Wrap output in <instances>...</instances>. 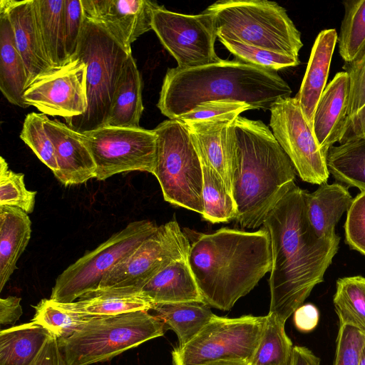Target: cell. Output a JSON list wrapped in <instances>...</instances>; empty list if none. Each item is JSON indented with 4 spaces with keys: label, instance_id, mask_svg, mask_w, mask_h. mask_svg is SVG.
I'll use <instances>...</instances> for the list:
<instances>
[{
    "label": "cell",
    "instance_id": "40",
    "mask_svg": "<svg viewBox=\"0 0 365 365\" xmlns=\"http://www.w3.org/2000/svg\"><path fill=\"white\" fill-rule=\"evenodd\" d=\"M345 240L351 250L365 256V191L351 201L344 225Z\"/></svg>",
    "mask_w": 365,
    "mask_h": 365
},
{
    "label": "cell",
    "instance_id": "7",
    "mask_svg": "<svg viewBox=\"0 0 365 365\" xmlns=\"http://www.w3.org/2000/svg\"><path fill=\"white\" fill-rule=\"evenodd\" d=\"M165 325L148 311L93 317L58 345L66 365H90L163 336Z\"/></svg>",
    "mask_w": 365,
    "mask_h": 365
},
{
    "label": "cell",
    "instance_id": "34",
    "mask_svg": "<svg viewBox=\"0 0 365 365\" xmlns=\"http://www.w3.org/2000/svg\"><path fill=\"white\" fill-rule=\"evenodd\" d=\"M201 165L203 175L202 217L212 223L235 220L237 214L236 203L223 180L212 168Z\"/></svg>",
    "mask_w": 365,
    "mask_h": 365
},
{
    "label": "cell",
    "instance_id": "15",
    "mask_svg": "<svg viewBox=\"0 0 365 365\" xmlns=\"http://www.w3.org/2000/svg\"><path fill=\"white\" fill-rule=\"evenodd\" d=\"M24 98L46 115L66 120L83 115L88 106L86 64L73 58L29 86Z\"/></svg>",
    "mask_w": 365,
    "mask_h": 365
},
{
    "label": "cell",
    "instance_id": "48",
    "mask_svg": "<svg viewBox=\"0 0 365 365\" xmlns=\"http://www.w3.org/2000/svg\"><path fill=\"white\" fill-rule=\"evenodd\" d=\"M21 298L10 296L0 299V324H14L23 314Z\"/></svg>",
    "mask_w": 365,
    "mask_h": 365
},
{
    "label": "cell",
    "instance_id": "36",
    "mask_svg": "<svg viewBox=\"0 0 365 365\" xmlns=\"http://www.w3.org/2000/svg\"><path fill=\"white\" fill-rule=\"evenodd\" d=\"M34 308L32 322L46 329L58 343L71 337L93 318L63 310L51 299H42Z\"/></svg>",
    "mask_w": 365,
    "mask_h": 365
},
{
    "label": "cell",
    "instance_id": "10",
    "mask_svg": "<svg viewBox=\"0 0 365 365\" xmlns=\"http://www.w3.org/2000/svg\"><path fill=\"white\" fill-rule=\"evenodd\" d=\"M189 250L187 235L181 231L176 220H171L158 226L148 238L106 274L98 289L93 292L138 293L172 262L187 257Z\"/></svg>",
    "mask_w": 365,
    "mask_h": 365
},
{
    "label": "cell",
    "instance_id": "25",
    "mask_svg": "<svg viewBox=\"0 0 365 365\" xmlns=\"http://www.w3.org/2000/svg\"><path fill=\"white\" fill-rule=\"evenodd\" d=\"M28 77L24 62L16 46L12 26L7 14L0 10V89L7 101L25 108L24 98Z\"/></svg>",
    "mask_w": 365,
    "mask_h": 365
},
{
    "label": "cell",
    "instance_id": "35",
    "mask_svg": "<svg viewBox=\"0 0 365 365\" xmlns=\"http://www.w3.org/2000/svg\"><path fill=\"white\" fill-rule=\"evenodd\" d=\"M343 4L344 16L337 42L341 57L349 63L365 51V0H346Z\"/></svg>",
    "mask_w": 365,
    "mask_h": 365
},
{
    "label": "cell",
    "instance_id": "4",
    "mask_svg": "<svg viewBox=\"0 0 365 365\" xmlns=\"http://www.w3.org/2000/svg\"><path fill=\"white\" fill-rule=\"evenodd\" d=\"M232 195L241 227L263 225L268 213L295 184L296 170L272 132L261 120L239 115Z\"/></svg>",
    "mask_w": 365,
    "mask_h": 365
},
{
    "label": "cell",
    "instance_id": "1",
    "mask_svg": "<svg viewBox=\"0 0 365 365\" xmlns=\"http://www.w3.org/2000/svg\"><path fill=\"white\" fill-rule=\"evenodd\" d=\"M307 192L294 184L262 225L271 244L269 313L284 322L324 281L340 241L337 235L328 239L314 235L307 217Z\"/></svg>",
    "mask_w": 365,
    "mask_h": 365
},
{
    "label": "cell",
    "instance_id": "19",
    "mask_svg": "<svg viewBox=\"0 0 365 365\" xmlns=\"http://www.w3.org/2000/svg\"><path fill=\"white\" fill-rule=\"evenodd\" d=\"M44 123L56 151L58 170L55 177L65 185L96 178V164L82 133L46 115Z\"/></svg>",
    "mask_w": 365,
    "mask_h": 365
},
{
    "label": "cell",
    "instance_id": "28",
    "mask_svg": "<svg viewBox=\"0 0 365 365\" xmlns=\"http://www.w3.org/2000/svg\"><path fill=\"white\" fill-rule=\"evenodd\" d=\"M52 334L31 322L0 332V365H30Z\"/></svg>",
    "mask_w": 365,
    "mask_h": 365
},
{
    "label": "cell",
    "instance_id": "6",
    "mask_svg": "<svg viewBox=\"0 0 365 365\" xmlns=\"http://www.w3.org/2000/svg\"><path fill=\"white\" fill-rule=\"evenodd\" d=\"M219 40H232L299 58L301 33L284 8L267 0H222L207 8Z\"/></svg>",
    "mask_w": 365,
    "mask_h": 365
},
{
    "label": "cell",
    "instance_id": "41",
    "mask_svg": "<svg viewBox=\"0 0 365 365\" xmlns=\"http://www.w3.org/2000/svg\"><path fill=\"white\" fill-rule=\"evenodd\" d=\"M364 344V333L351 326L339 324L333 365H358Z\"/></svg>",
    "mask_w": 365,
    "mask_h": 365
},
{
    "label": "cell",
    "instance_id": "46",
    "mask_svg": "<svg viewBox=\"0 0 365 365\" xmlns=\"http://www.w3.org/2000/svg\"><path fill=\"white\" fill-rule=\"evenodd\" d=\"M365 137V105L354 115L346 118L339 143Z\"/></svg>",
    "mask_w": 365,
    "mask_h": 365
},
{
    "label": "cell",
    "instance_id": "26",
    "mask_svg": "<svg viewBox=\"0 0 365 365\" xmlns=\"http://www.w3.org/2000/svg\"><path fill=\"white\" fill-rule=\"evenodd\" d=\"M143 81L131 54L118 80L112 101L107 125L140 128L143 112Z\"/></svg>",
    "mask_w": 365,
    "mask_h": 365
},
{
    "label": "cell",
    "instance_id": "24",
    "mask_svg": "<svg viewBox=\"0 0 365 365\" xmlns=\"http://www.w3.org/2000/svg\"><path fill=\"white\" fill-rule=\"evenodd\" d=\"M31 222L26 212L0 206V291L6 285L31 238Z\"/></svg>",
    "mask_w": 365,
    "mask_h": 365
},
{
    "label": "cell",
    "instance_id": "44",
    "mask_svg": "<svg viewBox=\"0 0 365 365\" xmlns=\"http://www.w3.org/2000/svg\"><path fill=\"white\" fill-rule=\"evenodd\" d=\"M252 108L245 103L231 100L213 101L200 103L192 110L175 119L182 122L204 120L234 111L242 113Z\"/></svg>",
    "mask_w": 365,
    "mask_h": 365
},
{
    "label": "cell",
    "instance_id": "2",
    "mask_svg": "<svg viewBox=\"0 0 365 365\" xmlns=\"http://www.w3.org/2000/svg\"><path fill=\"white\" fill-rule=\"evenodd\" d=\"M188 262L200 294L210 307L227 311L270 272V237L257 231L222 227L212 233L194 232Z\"/></svg>",
    "mask_w": 365,
    "mask_h": 365
},
{
    "label": "cell",
    "instance_id": "49",
    "mask_svg": "<svg viewBox=\"0 0 365 365\" xmlns=\"http://www.w3.org/2000/svg\"><path fill=\"white\" fill-rule=\"evenodd\" d=\"M291 365H320V359L308 348L294 346Z\"/></svg>",
    "mask_w": 365,
    "mask_h": 365
},
{
    "label": "cell",
    "instance_id": "37",
    "mask_svg": "<svg viewBox=\"0 0 365 365\" xmlns=\"http://www.w3.org/2000/svg\"><path fill=\"white\" fill-rule=\"evenodd\" d=\"M46 115L31 112L24 119L20 138L55 175L58 166L53 143L45 128Z\"/></svg>",
    "mask_w": 365,
    "mask_h": 365
},
{
    "label": "cell",
    "instance_id": "17",
    "mask_svg": "<svg viewBox=\"0 0 365 365\" xmlns=\"http://www.w3.org/2000/svg\"><path fill=\"white\" fill-rule=\"evenodd\" d=\"M85 16L102 24L125 48L152 30L160 6L148 0H81Z\"/></svg>",
    "mask_w": 365,
    "mask_h": 365
},
{
    "label": "cell",
    "instance_id": "8",
    "mask_svg": "<svg viewBox=\"0 0 365 365\" xmlns=\"http://www.w3.org/2000/svg\"><path fill=\"white\" fill-rule=\"evenodd\" d=\"M157 135L153 175L169 203L202 215L203 175L199 155L184 123L169 119L153 129Z\"/></svg>",
    "mask_w": 365,
    "mask_h": 365
},
{
    "label": "cell",
    "instance_id": "31",
    "mask_svg": "<svg viewBox=\"0 0 365 365\" xmlns=\"http://www.w3.org/2000/svg\"><path fill=\"white\" fill-rule=\"evenodd\" d=\"M327 163L336 180L365 191V137L333 145Z\"/></svg>",
    "mask_w": 365,
    "mask_h": 365
},
{
    "label": "cell",
    "instance_id": "5",
    "mask_svg": "<svg viewBox=\"0 0 365 365\" xmlns=\"http://www.w3.org/2000/svg\"><path fill=\"white\" fill-rule=\"evenodd\" d=\"M132 51L98 21L85 16L76 54L86 66L88 106L79 116L66 120L79 133L107 125L114 93Z\"/></svg>",
    "mask_w": 365,
    "mask_h": 365
},
{
    "label": "cell",
    "instance_id": "22",
    "mask_svg": "<svg viewBox=\"0 0 365 365\" xmlns=\"http://www.w3.org/2000/svg\"><path fill=\"white\" fill-rule=\"evenodd\" d=\"M352 200L347 187L339 182H325L314 192H307V217L311 230L318 239L336 235L335 226L349 208Z\"/></svg>",
    "mask_w": 365,
    "mask_h": 365
},
{
    "label": "cell",
    "instance_id": "33",
    "mask_svg": "<svg viewBox=\"0 0 365 365\" xmlns=\"http://www.w3.org/2000/svg\"><path fill=\"white\" fill-rule=\"evenodd\" d=\"M285 322L268 313L250 365H290L294 346L284 329Z\"/></svg>",
    "mask_w": 365,
    "mask_h": 365
},
{
    "label": "cell",
    "instance_id": "45",
    "mask_svg": "<svg viewBox=\"0 0 365 365\" xmlns=\"http://www.w3.org/2000/svg\"><path fill=\"white\" fill-rule=\"evenodd\" d=\"M30 365H66L57 338L51 335Z\"/></svg>",
    "mask_w": 365,
    "mask_h": 365
},
{
    "label": "cell",
    "instance_id": "14",
    "mask_svg": "<svg viewBox=\"0 0 365 365\" xmlns=\"http://www.w3.org/2000/svg\"><path fill=\"white\" fill-rule=\"evenodd\" d=\"M269 110L272 132L300 178L319 185L327 182L329 175L327 156L321 150L297 98H279Z\"/></svg>",
    "mask_w": 365,
    "mask_h": 365
},
{
    "label": "cell",
    "instance_id": "3",
    "mask_svg": "<svg viewBox=\"0 0 365 365\" xmlns=\"http://www.w3.org/2000/svg\"><path fill=\"white\" fill-rule=\"evenodd\" d=\"M291 93V88L277 71L235 58L195 68L168 69L157 106L165 116L175 119L200 103L220 100L269 110L278 99L290 97Z\"/></svg>",
    "mask_w": 365,
    "mask_h": 365
},
{
    "label": "cell",
    "instance_id": "18",
    "mask_svg": "<svg viewBox=\"0 0 365 365\" xmlns=\"http://www.w3.org/2000/svg\"><path fill=\"white\" fill-rule=\"evenodd\" d=\"M0 10L7 14L11 22L16 46L26 68L28 87L55 69L44 51L34 0H1Z\"/></svg>",
    "mask_w": 365,
    "mask_h": 365
},
{
    "label": "cell",
    "instance_id": "30",
    "mask_svg": "<svg viewBox=\"0 0 365 365\" xmlns=\"http://www.w3.org/2000/svg\"><path fill=\"white\" fill-rule=\"evenodd\" d=\"M36 21L45 53L53 68L68 62L64 41L65 0H34Z\"/></svg>",
    "mask_w": 365,
    "mask_h": 365
},
{
    "label": "cell",
    "instance_id": "16",
    "mask_svg": "<svg viewBox=\"0 0 365 365\" xmlns=\"http://www.w3.org/2000/svg\"><path fill=\"white\" fill-rule=\"evenodd\" d=\"M241 113L234 111L207 119L182 122L201 164L215 170L231 194L237 153L235 125Z\"/></svg>",
    "mask_w": 365,
    "mask_h": 365
},
{
    "label": "cell",
    "instance_id": "23",
    "mask_svg": "<svg viewBox=\"0 0 365 365\" xmlns=\"http://www.w3.org/2000/svg\"><path fill=\"white\" fill-rule=\"evenodd\" d=\"M187 257L172 262L153 277L140 292L153 304L204 301Z\"/></svg>",
    "mask_w": 365,
    "mask_h": 365
},
{
    "label": "cell",
    "instance_id": "52",
    "mask_svg": "<svg viewBox=\"0 0 365 365\" xmlns=\"http://www.w3.org/2000/svg\"><path fill=\"white\" fill-rule=\"evenodd\" d=\"M291 365V364H290Z\"/></svg>",
    "mask_w": 365,
    "mask_h": 365
},
{
    "label": "cell",
    "instance_id": "27",
    "mask_svg": "<svg viewBox=\"0 0 365 365\" xmlns=\"http://www.w3.org/2000/svg\"><path fill=\"white\" fill-rule=\"evenodd\" d=\"M54 302L63 310L87 317H111L136 311H149L153 306L140 292H91L73 302Z\"/></svg>",
    "mask_w": 365,
    "mask_h": 365
},
{
    "label": "cell",
    "instance_id": "43",
    "mask_svg": "<svg viewBox=\"0 0 365 365\" xmlns=\"http://www.w3.org/2000/svg\"><path fill=\"white\" fill-rule=\"evenodd\" d=\"M349 78V101L347 118L365 105V51L358 58L343 66Z\"/></svg>",
    "mask_w": 365,
    "mask_h": 365
},
{
    "label": "cell",
    "instance_id": "11",
    "mask_svg": "<svg viewBox=\"0 0 365 365\" xmlns=\"http://www.w3.org/2000/svg\"><path fill=\"white\" fill-rule=\"evenodd\" d=\"M265 317H214L189 342L172 351L173 365H203L219 360L250 363L258 346Z\"/></svg>",
    "mask_w": 365,
    "mask_h": 365
},
{
    "label": "cell",
    "instance_id": "50",
    "mask_svg": "<svg viewBox=\"0 0 365 365\" xmlns=\"http://www.w3.org/2000/svg\"><path fill=\"white\" fill-rule=\"evenodd\" d=\"M203 365H250V363L245 360H219Z\"/></svg>",
    "mask_w": 365,
    "mask_h": 365
},
{
    "label": "cell",
    "instance_id": "32",
    "mask_svg": "<svg viewBox=\"0 0 365 365\" xmlns=\"http://www.w3.org/2000/svg\"><path fill=\"white\" fill-rule=\"evenodd\" d=\"M333 303L339 324L365 334V277L357 275L339 278Z\"/></svg>",
    "mask_w": 365,
    "mask_h": 365
},
{
    "label": "cell",
    "instance_id": "29",
    "mask_svg": "<svg viewBox=\"0 0 365 365\" xmlns=\"http://www.w3.org/2000/svg\"><path fill=\"white\" fill-rule=\"evenodd\" d=\"M152 309L175 332L179 346L194 338L215 315L205 301L153 304Z\"/></svg>",
    "mask_w": 365,
    "mask_h": 365
},
{
    "label": "cell",
    "instance_id": "39",
    "mask_svg": "<svg viewBox=\"0 0 365 365\" xmlns=\"http://www.w3.org/2000/svg\"><path fill=\"white\" fill-rule=\"evenodd\" d=\"M36 191L26 189L24 174L9 168L3 157L0 158V206L18 207L27 214L34 210Z\"/></svg>",
    "mask_w": 365,
    "mask_h": 365
},
{
    "label": "cell",
    "instance_id": "13",
    "mask_svg": "<svg viewBox=\"0 0 365 365\" xmlns=\"http://www.w3.org/2000/svg\"><path fill=\"white\" fill-rule=\"evenodd\" d=\"M152 29L179 68H195L222 60L215 50L217 37L215 17L207 9L197 15H187L159 6L153 14Z\"/></svg>",
    "mask_w": 365,
    "mask_h": 365
},
{
    "label": "cell",
    "instance_id": "42",
    "mask_svg": "<svg viewBox=\"0 0 365 365\" xmlns=\"http://www.w3.org/2000/svg\"><path fill=\"white\" fill-rule=\"evenodd\" d=\"M84 19L85 14L81 1L65 0L63 30L65 49L68 61L76 54Z\"/></svg>",
    "mask_w": 365,
    "mask_h": 365
},
{
    "label": "cell",
    "instance_id": "20",
    "mask_svg": "<svg viewBox=\"0 0 365 365\" xmlns=\"http://www.w3.org/2000/svg\"><path fill=\"white\" fill-rule=\"evenodd\" d=\"M349 78L346 72L336 73L327 85L316 108L313 132L322 152L338 143L347 118Z\"/></svg>",
    "mask_w": 365,
    "mask_h": 365
},
{
    "label": "cell",
    "instance_id": "38",
    "mask_svg": "<svg viewBox=\"0 0 365 365\" xmlns=\"http://www.w3.org/2000/svg\"><path fill=\"white\" fill-rule=\"evenodd\" d=\"M236 58L264 69L277 71L299 64V58L232 40H220Z\"/></svg>",
    "mask_w": 365,
    "mask_h": 365
},
{
    "label": "cell",
    "instance_id": "47",
    "mask_svg": "<svg viewBox=\"0 0 365 365\" xmlns=\"http://www.w3.org/2000/svg\"><path fill=\"white\" fill-rule=\"evenodd\" d=\"M294 324L302 332H310L317 326L319 320V312L312 304L301 305L294 312Z\"/></svg>",
    "mask_w": 365,
    "mask_h": 365
},
{
    "label": "cell",
    "instance_id": "12",
    "mask_svg": "<svg viewBox=\"0 0 365 365\" xmlns=\"http://www.w3.org/2000/svg\"><path fill=\"white\" fill-rule=\"evenodd\" d=\"M81 133L95 162L97 180L129 171L153 173L157 140L154 130L106 125Z\"/></svg>",
    "mask_w": 365,
    "mask_h": 365
},
{
    "label": "cell",
    "instance_id": "9",
    "mask_svg": "<svg viewBox=\"0 0 365 365\" xmlns=\"http://www.w3.org/2000/svg\"><path fill=\"white\" fill-rule=\"evenodd\" d=\"M157 228L148 220L129 223L63 271L56 280L50 299L58 303H70L96 291L105 275Z\"/></svg>",
    "mask_w": 365,
    "mask_h": 365
},
{
    "label": "cell",
    "instance_id": "21",
    "mask_svg": "<svg viewBox=\"0 0 365 365\" xmlns=\"http://www.w3.org/2000/svg\"><path fill=\"white\" fill-rule=\"evenodd\" d=\"M337 38L338 35L334 29H325L319 33L312 48L301 87L295 96L312 130L315 110L327 86Z\"/></svg>",
    "mask_w": 365,
    "mask_h": 365
},
{
    "label": "cell",
    "instance_id": "51",
    "mask_svg": "<svg viewBox=\"0 0 365 365\" xmlns=\"http://www.w3.org/2000/svg\"><path fill=\"white\" fill-rule=\"evenodd\" d=\"M358 365H365V344L360 351Z\"/></svg>",
    "mask_w": 365,
    "mask_h": 365
}]
</instances>
